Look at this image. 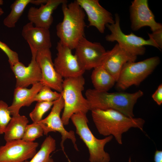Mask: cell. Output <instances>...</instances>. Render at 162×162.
<instances>
[{
  "label": "cell",
  "instance_id": "6da1fadb",
  "mask_svg": "<svg viewBox=\"0 0 162 162\" xmlns=\"http://www.w3.org/2000/svg\"><path fill=\"white\" fill-rule=\"evenodd\" d=\"M91 111L93 121L98 133L105 136L112 135L120 144L122 135L132 128L143 131L145 121L140 118L130 117L112 109Z\"/></svg>",
  "mask_w": 162,
  "mask_h": 162
},
{
  "label": "cell",
  "instance_id": "7a4b0ae2",
  "mask_svg": "<svg viewBox=\"0 0 162 162\" xmlns=\"http://www.w3.org/2000/svg\"><path fill=\"white\" fill-rule=\"evenodd\" d=\"M63 18L56 26L59 41L72 50L80 40L85 37L86 14L76 0L62 4Z\"/></svg>",
  "mask_w": 162,
  "mask_h": 162
},
{
  "label": "cell",
  "instance_id": "3957f363",
  "mask_svg": "<svg viewBox=\"0 0 162 162\" xmlns=\"http://www.w3.org/2000/svg\"><path fill=\"white\" fill-rule=\"evenodd\" d=\"M143 95V92L140 90L133 93L122 92L110 93L90 88L85 92L90 110L112 109L130 117H134V105Z\"/></svg>",
  "mask_w": 162,
  "mask_h": 162
},
{
  "label": "cell",
  "instance_id": "277c9868",
  "mask_svg": "<svg viewBox=\"0 0 162 162\" xmlns=\"http://www.w3.org/2000/svg\"><path fill=\"white\" fill-rule=\"evenodd\" d=\"M85 84L83 75L63 80L61 93L64 105L61 119L64 125L68 124L73 114L78 112L86 114L90 110L88 102L82 94Z\"/></svg>",
  "mask_w": 162,
  "mask_h": 162
},
{
  "label": "cell",
  "instance_id": "5b68a950",
  "mask_svg": "<svg viewBox=\"0 0 162 162\" xmlns=\"http://www.w3.org/2000/svg\"><path fill=\"white\" fill-rule=\"evenodd\" d=\"M86 114L78 112L73 114L70 119L76 128V133L87 147L90 162H109L110 159L108 153L104 149L106 144L113 136H109L102 139L96 138L92 133L88 125Z\"/></svg>",
  "mask_w": 162,
  "mask_h": 162
},
{
  "label": "cell",
  "instance_id": "8992f818",
  "mask_svg": "<svg viewBox=\"0 0 162 162\" xmlns=\"http://www.w3.org/2000/svg\"><path fill=\"white\" fill-rule=\"evenodd\" d=\"M160 62L159 57L155 56L137 62L126 63L116 82L117 88L124 90L132 86H138L151 74Z\"/></svg>",
  "mask_w": 162,
  "mask_h": 162
},
{
  "label": "cell",
  "instance_id": "52a82bcc",
  "mask_svg": "<svg viewBox=\"0 0 162 162\" xmlns=\"http://www.w3.org/2000/svg\"><path fill=\"white\" fill-rule=\"evenodd\" d=\"M115 21L114 23L107 24L106 26L111 32L110 34L105 36L107 41H117L122 47L136 56L144 54L146 50L144 46L146 45L152 46L159 50L157 45L150 37H149L148 39L146 40L132 33L128 34H124L121 29L120 19L117 14H115Z\"/></svg>",
  "mask_w": 162,
  "mask_h": 162
},
{
  "label": "cell",
  "instance_id": "ba28073f",
  "mask_svg": "<svg viewBox=\"0 0 162 162\" xmlns=\"http://www.w3.org/2000/svg\"><path fill=\"white\" fill-rule=\"evenodd\" d=\"M64 101L62 95L58 99L54 101L51 111L48 115L38 124L43 128L44 135H47L49 133L51 132H58L60 133L62 139L60 146L64 153L65 152L64 143L67 139H70L75 149L78 151L74 131L72 130L68 131L64 128L60 117V114L64 108Z\"/></svg>",
  "mask_w": 162,
  "mask_h": 162
},
{
  "label": "cell",
  "instance_id": "9c48e42d",
  "mask_svg": "<svg viewBox=\"0 0 162 162\" xmlns=\"http://www.w3.org/2000/svg\"><path fill=\"white\" fill-rule=\"evenodd\" d=\"M75 55L86 70L101 65L106 55L104 46L98 42H92L82 38L75 49Z\"/></svg>",
  "mask_w": 162,
  "mask_h": 162
},
{
  "label": "cell",
  "instance_id": "30bf717a",
  "mask_svg": "<svg viewBox=\"0 0 162 162\" xmlns=\"http://www.w3.org/2000/svg\"><path fill=\"white\" fill-rule=\"evenodd\" d=\"M56 49L57 53L54 65L56 71L63 78L83 75L85 70L76 56L72 53L71 49L59 41L57 43Z\"/></svg>",
  "mask_w": 162,
  "mask_h": 162
},
{
  "label": "cell",
  "instance_id": "8fae6325",
  "mask_svg": "<svg viewBox=\"0 0 162 162\" xmlns=\"http://www.w3.org/2000/svg\"><path fill=\"white\" fill-rule=\"evenodd\" d=\"M38 145L22 139L7 142L0 146V162H24L35 154Z\"/></svg>",
  "mask_w": 162,
  "mask_h": 162
},
{
  "label": "cell",
  "instance_id": "7c38bea8",
  "mask_svg": "<svg viewBox=\"0 0 162 162\" xmlns=\"http://www.w3.org/2000/svg\"><path fill=\"white\" fill-rule=\"evenodd\" d=\"M129 11L133 31H137L145 26L149 27L152 32L162 29L161 24L156 21L147 0H134L130 6Z\"/></svg>",
  "mask_w": 162,
  "mask_h": 162
},
{
  "label": "cell",
  "instance_id": "4fadbf2b",
  "mask_svg": "<svg viewBox=\"0 0 162 162\" xmlns=\"http://www.w3.org/2000/svg\"><path fill=\"white\" fill-rule=\"evenodd\" d=\"M36 60L41 70L42 78L40 82L43 85L48 86L61 93L63 79L55 69L50 49L38 50Z\"/></svg>",
  "mask_w": 162,
  "mask_h": 162
},
{
  "label": "cell",
  "instance_id": "5bb4252c",
  "mask_svg": "<svg viewBox=\"0 0 162 162\" xmlns=\"http://www.w3.org/2000/svg\"><path fill=\"white\" fill-rule=\"evenodd\" d=\"M86 14L89 26L95 27L101 33L107 24L115 22L111 13L103 7L98 0H76Z\"/></svg>",
  "mask_w": 162,
  "mask_h": 162
},
{
  "label": "cell",
  "instance_id": "9a60e30c",
  "mask_svg": "<svg viewBox=\"0 0 162 162\" xmlns=\"http://www.w3.org/2000/svg\"><path fill=\"white\" fill-rule=\"evenodd\" d=\"M137 56L130 53L117 43L110 50L107 51L102 66L116 82L124 65L126 63L135 62Z\"/></svg>",
  "mask_w": 162,
  "mask_h": 162
},
{
  "label": "cell",
  "instance_id": "2e32d148",
  "mask_svg": "<svg viewBox=\"0 0 162 162\" xmlns=\"http://www.w3.org/2000/svg\"><path fill=\"white\" fill-rule=\"evenodd\" d=\"M36 56H32L31 61L27 66L20 62L10 66L16 79L15 88H27L40 82L41 72Z\"/></svg>",
  "mask_w": 162,
  "mask_h": 162
},
{
  "label": "cell",
  "instance_id": "e0dca14e",
  "mask_svg": "<svg viewBox=\"0 0 162 162\" xmlns=\"http://www.w3.org/2000/svg\"><path fill=\"white\" fill-rule=\"evenodd\" d=\"M22 35L28 44L32 54H36L39 50L51 47L50 34L49 29L34 26L29 22L23 27Z\"/></svg>",
  "mask_w": 162,
  "mask_h": 162
},
{
  "label": "cell",
  "instance_id": "ac0fdd59",
  "mask_svg": "<svg viewBox=\"0 0 162 162\" xmlns=\"http://www.w3.org/2000/svg\"><path fill=\"white\" fill-rule=\"evenodd\" d=\"M67 2L66 0H47L39 8L31 7L28 12V18L35 26L49 29L53 22V11L59 5Z\"/></svg>",
  "mask_w": 162,
  "mask_h": 162
},
{
  "label": "cell",
  "instance_id": "d6986e66",
  "mask_svg": "<svg viewBox=\"0 0 162 162\" xmlns=\"http://www.w3.org/2000/svg\"><path fill=\"white\" fill-rule=\"evenodd\" d=\"M43 85L40 82L32 85L29 88L16 87L14 89L13 102L9 106L12 116L19 114V111L22 106H29L34 102V99Z\"/></svg>",
  "mask_w": 162,
  "mask_h": 162
},
{
  "label": "cell",
  "instance_id": "ffe728a7",
  "mask_svg": "<svg viewBox=\"0 0 162 162\" xmlns=\"http://www.w3.org/2000/svg\"><path fill=\"white\" fill-rule=\"evenodd\" d=\"M28 122L24 116L19 114L12 116L4 134L5 141L21 140Z\"/></svg>",
  "mask_w": 162,
  "mask_h": 162
},
{
  "label": "cell",
  "instance_id": "44dd1931",
  "mask_svg": "<svg viewBox=\"0 0 162 162\" xmlns=\"http://www.w3.org/2000/svg\"><path fill=\"white\" fill-rule=\"evenodd\" d=\"M91 79L94 89L101 92H108L116 82L112 76L102 65L93 69Z\"/></svg>",
  "mask_w": 162,
  "mask_h": 162
},
{
  "label": "cell",
  "instance_id": "7402d4cb",
  "mask_svg": "<svg viewBox=\"0 0 162 162\" xmlns=\"http://www.w3.org/2000/svg\"><path fill=\"white\" fill-rule=\"evenodd\" d=\"M55 140L50 135L47 136L41 144L40 150L28 161L24 162H54L50 154L56 150Z\"/></svg>",
  "mask_w": 162,
  "mask_h": 162
},
{
  "label": "cell",
  "instance_id": "603a6c76",
  "mask_svg": "<svg viewBox=\"0 0 162 162\" xmlns=\"http://www.w3.org/2000/svg\"><path fill=\"white\" fill-rule=\"evenodd\" d=\"M34 0H16L10 5L11 11L4 18L3 24L9 28H14L26 7L29 3L33 4Z\"/></svg>",
  "mask_w": 162,
  "mask_h": 162
},
{
  "label": "cell",
  "instance_id": "cb8c5ba5",
  "mask_svg": "<svg viewBox=\"0 0 162 162\" xmlns=\"http://www.w3.org/2000/svg\"><path fill=\"white\" fill-rule=\"evenodd\" d=\"M54 102H38L29 116L33 123H38L42 119L44 114L53 106Z\"/></svg>",
  "mask_w": 162,
  "mask_h": 162
},
{
  "label": "cell",
  "instance_id": "d4e9b609",
  "mask_svg": "<svg viewBox=\"0 0 162 162\" xmlns=\"http://www.w3.org/2000/svg\"><path fill=\"white\" fill-rule=\"evenodd\" d=\"M49 87L43 85L34 97V102H54L58 99L61 96V93L53 91Z\"/></svg>",
  "mask_w": 162,
  "mask_h": 162
},
{
  "label": "cell",
  "instance_id": "484cf974",
  "mask_svg": "<svg viewBox=\"0 0 162 162\" xmlns=\"http://www.w3.org/2000/svg\"><path fill=\"white\" fill-rule=\"evenodd\" d=\"M44 130L38 123L27 124L22 140L28 142H33L36 139L43 136Z\"/></svg>",
  "mask_w": 162,
  "mask_h": 162
},
{
  "label": "cell",
  "instance_id": "4316f807",
  "mask_svg": "<svg viewBox=\"0 0 162 162\" xmlns=\"http://www.w3.org/2000/svg\"><path fill=\"white\" fill-rule=\"evenodd\" d=\"M9 106L4 101L0 100V134H4L12 117Z\"/></svg>",
  "mask_w": 162,
  "mask_h": 162
},
{
  "label": "cell",
  "instance_id": "83f0119b",
  "mask_svg": "<svg viewBox=\"0 0 162 162\" xmlns=\"http://www.w3.org/2000/svg\"><path fill=\"white\" fill-rule=\"evenodd\" d=\"M0 49L8 56L10 66H13L19 62L18 53L12 50L6 44L1 41Z\"/></svg>",
  "mask_w": 162,
  "mask_h": 162
},
{
  "label": "cell",
  "instance_id": "f1b7e54d",
  "mask_svg": "<svg viewBox=\"0 0 162 162\" xmlns=\"http://www.w3.org/2000/svg\"><path fill=\"white\" fill-rule=\"evenodd\" d=\"M149 37L152 38L158 46L160 50L162 49V29L152 33H148Z\"/></svg>",
  "mask_w": 162,
  "mask_h": 162
},
{
  "label": "cell",
  "instance_id": "f546056e",
  "mask_svg": "<svg viewBox=\"0 0 162 162\" xmlns=\"http://www.w3.org/2000/svg\"><path fill=\"white\" fill-rule=\"evenodd\" d=\"M153 100L159 105L162 104V85L159 86L157 89L152 95Z\"/></svg>",
  "mask_w": 162,
  "mask_h": 162
},
{
  "label": "cell",
  "instance_id": "4dcf8cb0",
  "mask_svg": "<svg viewBox=\"0 0 162 162\" xmlns=\"http://www.w3.org/2000/svg\"><path fill=\"white\" fill-rule=\"evenodd\" d=\"M154 160L155 162H162V151L157 150L154 153Z\"/></svg>",
  "mask_w": 162,
  "mask_h": 162
},
{
  "label": "cell",
  "instance_id": "1f68e13d",
  "mask_svg": "<svg viewBox=\"0 0 162 162\" xmlns=\"http://www.w3.org/2000/svg\"><path fill=\"white\" fill-rule=\"evenodd\" d=\"M4 13V12L2 8L0 7V16L2 15Z\"/></svg>",
  "mask_w": 162,
  "mask_h": 162
},
{
  "label": "cell",
  "instance_id": "d6a6232c",
  "mask_svg": "<svg viewBox=\"0 0 162 162\" xmlns=\"http://www.w3.org/2000/svg\"><path fill=\"white\" fill-rule=\"evenodd\" d=\"M3 1L2 0H0V5H2L3 4Z\"/></svg>",
  "mask_w": 162,
  "mask_h": 162
},
{
  "label": "cell",
  "instance_id": "836d02e7",
  "mask_svg": "<svg viewBox=\"0 0 162 162\" xmlns=\"http://www.w3.org/2000/svg\"><path fill=\"white\" fill-rule=\"evenodd\" d=\"M128 161L129 162H131V158H129Z\"/></svg>",
  "mask_w": 162,
  "mask_h": 162
}]
</instances>
